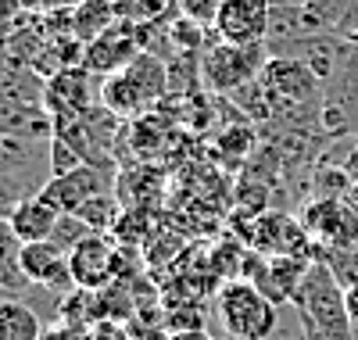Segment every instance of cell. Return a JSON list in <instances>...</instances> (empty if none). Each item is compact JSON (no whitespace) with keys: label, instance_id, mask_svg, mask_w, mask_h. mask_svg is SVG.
Listing matches in <instances>:
<instances>
[{"label":"cell","instance_id":"obj_28","mask_svg":"<svg viewBox=\"0 0 358 340\" xmlns=\"http://www.w3.org/2000/svg\"><path fill=\"white\" fill-rule=\"evenodd\" d=\"M351 194H355V201H358V179H355V190H351Z\"/></svg>","mask_w":358,"mask_h":340},{"label":"cell","instance_id":"obj_25","mask_svg":"<svg viewBox=\"0 0 358 340\" xmlns=\"http://www.w3.org/2000/svg\"><path fill=\"white\" fill-rule=\"evenodd\" d=\"M341 165L348 169L351 179H358V136L351 140V147H348V154H344V162H341Z\"/></svg>","mask_w":358,"mask_h":340},{"label":"cell","instance_id":"obj_3","mask_svg":"<svg viewBox=\"0 0 358 340\" xmlns=\"http://www.w3.org/2000/svg\"><path fill=\"white\" fill-rule=\"evenodd\" d=\"M268 57L273 54H268L265 43H229V40H219V33L212 29V36H208L201 50V83L212 94L229 97L262 76Z\"/></svg>","mask_w":358,"mask_h":340},{"label":"cell","instance_id":"obj_5","mask_svg":"<svg viewBox=\"0 0 358 340\" xmlns=\"http://www.w3.org/2000/svg\"><path fill=\"white\" fill-rule=\"evenodd\" d=\"M248 243L255 247V255H265V258H280V255H294V258H315L319 247H312V233L305 229V222L290 219L283 211H268V215H258L251 222V236Z\"/></svg>","mask_w":358,"mask_h":340},{"label":"cell","instance_id":"obj_8","mask_svg":"<svg viewBox=\"0 0 358 340\" xmlns=\"http://www.w3.org/2000/svg\"><path fill=\"white\" fill-rule=\"evenodd\" d=\"M312 262L315 258H294V255L265 258V255H251V262L244 269V280H251L268 301L287 304V301H294V294H297V287H301Z\"/></svg>","mask_w":358,"mask_h":340},{"label":"cell","instance_id":"obj_29","mask_svg":"<svg viewBox=\"0 0 358 340\" xmlns=\"http://www.w3.org/2000/svg\"><path fill=\"white\" fill-rule=\"evenodd\" d=\"M215 340H233V337H215Z\"/></svg>","mask_w":358,"mask_h":340},{"label":"cell","instance_id":"obj_16","mask_svg":"<svg viewBox=\"0 0 358 340\" xmlns=\"http://www.w3.org/2000/svg\"><path fill=\"white\" fill-rule=\"evenodd\" d=\"M40 323L25 304H0V340H40Z\"/></svg>","mask_w":358,"mask_h":340},{"label":"cell","instance_id":"obj_27","mask_svg":"<svg viewBox=\"0 0 358 340\" xmlns=\"http://www.w3.org/2000/svg\"><path fill=\"white\" fill-rule=\"evenodd\" d=\"M312 0H268V8H308Z\"/></svg>","mask_w":358,"mask_h":340},{"label":"cell","instance_id":"obj_20","mask_svg":"<svg viewBox=\"0 0 358 340\" xmlns=\"http://www.w3.org/2000/svg\"><path fill=\"white\" fill-rule=\"evenodd\" d=\"M219 8H222V0H176V11L190 22H197V25H204V29L215 25Z\"/></svg>","mask_w":358,"mask_h":340},{"label":"cell","instance_id":"obj_21","mask_svg":"<svg viewBox=\"0 0 358 340\" xmlns=\"http://www.w3.org/2000/svg\"><path fill=\"white\" fill-rule=\"evenodd\" d=\"M40 340H90V326H79V323L62 319V323L47 326V330L40 333Z\"/></svg>","mask_w":358,"mask_h":340},{"label":"cell","instance_id":"obj_14","mask_svg":"<svg viewBox=\"0 0 358 340\" xmlns=\"http://www.w3.org/2000/svg\"><path fill=\"white\" fill-rule=\"evenodd\" d=\"M118 22V11H115V0H83L79 8L69 11V33L86 47L90 40H97L101 33Z\"/></svg>","mask_w":358,"mask_h":340},{"label":"cell","instance_id":"obj_26","mask_svg":"<svg viewBox=\"0 0 358 340\" xmlns=\"http://www.w3.org/2000/svg\"><path fill=\"white\" fill-rule=\"evenodd\" d=\"M165 340H215V337H208L204 330H169Z\"/></svg>","mask_w":358,"mask_h":340},{"label":"cell","instance_id":"obj_12","mask_svg":"<svg viewBox=\"0 0 358 340\" xmlns=\"http://www.w3.org/2000/svg\"><path fill=\"white\" fill-rule=\"evenodd\" d=\"M212 29L219 33V40H229V43H265L268 0H222Z\"/></svg>","mask_w":358,"mask_h":340},{"label":"cell","instance_id":"obj_11","mask_svg":"<svg viewBox=\"0 0 358 340\" xmlns=\"http://www.w3.org/2000/svg\"><path fill=\"white\" fill-rule=\"evenodd\" d=\"M97 101V79L90 69L83 65H72V69H62L47 79V90H43V104L50 111V118H62V115H83L90 111Z\"/></svg>","mask_w":358,"mask_h":340},{"label":"cell","instance_id":"obj_15","mask_svg":"<svg viewBox=\"0 0 358 340\" xmlns=\"http://www.w3.org/2000/svg\"><path fill=\"white\" fill-rule=\"evenodd\" d=\"M118 22L129 25H158L176 15V0H115Z\"/></svg>","mask_w":358,"mask_h":340},{"label":"cell","instance_id":"obj_1","mask_svg":"<svg viewBox=\"0 0 358 340\" xmlns=\"http://www.w3.org/2000/svg\"><path fill=\"white\" fill-rule=\"evenodd\" d=\"M290 304L297 308L305 340H358L355 337L358 330L351 326L348 308H344V283L322 258H315L308 265Z\"/></svg>","mask_w":358,"mask_h":340},{"label":"cell","instance_id":"obj_19","mask_svg":"<svg viewBox=\"0 0 358 340\" xmlns=\"http://www.w3.org/2000/svg\"><path fill=\"white\" fill-rule=\"evenodd\" d=\"M79 165H86V162H83V154H79L72 143H65L62 136H54V140H50V162H47V172H50V176H69V172H76Z\"/></svg>","mask_w":358,"mask_h":340},{"label":"cell","instance_id":"obj_13","mask_svg":"<svg viewBox=\"0 0 358 340\" xmlns=\"http://www.w3.org/2000/svg\"><path fill=\"white\" fill-rule=\"evenodd\" d=\"M4 219H8L18 243H40V240L54 236V226L62 219V211H57L43 194H29V197H22L8 208Z\"/></svg>","mask_w":358,"mask_h":340},{"label":"cell","instance_id":"obj_6","mask_svg":"<svg viewBox=\"0 0 358 340\" xmlns=\"http://www.w3.org/2000/svg\"><path fill=\"white\" fill-rule=\"evenodd\" d=\"M136 54H143V25L115 22L108 33H101L97 40H90L83 47V61H79V65L90 69V72L101 79V76L122 72Z\"/></svg>","mask_w":358,"mask_h":340},{"label":"cell","instance_id":"obj_4","mask_svg":"<svg viewBox=\"0 0 358 340\" xmlns=\"http://www.w3.org/2000/svg\"><path fill=\"white\" fill-rule=\"evenodd\" d=\"M219 319L233 340H268L276 330V301H268L251 280H226L219 287Z\"/></svg>","mask_w":358,"mask_h":340},{"label":"cell","instance_id":"obj_10","mask_svg":"<svg viewBox=\"0 0 358 340\" xmlns=\"http://www.w3.org/2000/svg\"><path fill=\"white\" fill-rule=\"evenodd\" d=\"M69 269H72L76 287L104 290V287H111L115 272H118V251L104 233H90L69 251Z\"/></svg>","mask_w":358,"mask_h":340},{"label":"cell","instance_id":"obj_24","mask_svg":"<svg viewBox=\"0 0 358 340\" xmlns=\"http://www.w3.org/2000/svg\"><path fill=\"white\" fill-rule=\"evenodd\" d=\"M344 308H348L351 326L358 330V283H348V287H344Z\"/></svg>","mask_w":358,"mask_h":340},{"label":"cell","instance_id":"obj_23","mask_svg":"<svg viewBox=\"0 0 358 340\" xmlns=\"http://www.w3.org/2000/svg\"><path fill=\"white\" fill-rule=\"evenodd\" d=\"M22 8H29V11H72V8H79L83 0H18Z\"/></svg>","mask_w":358,"mask_h":340},{"label":"cell","instance_id":"obj_18","mask_svg":"<svg viewBox=\"0 0 358 340\" xmlns=\"http://www.w3.org/2000/svg\"><path fill=\"white\" fill-rule=\"evenodd\" d=\"M90 233H94V229H90V226L79 219V215H62V219H57V226H54L50 243H54V247H62V251L69 255L72 247H76L79 240H86Z\"/></svg>","mask_w":358,"mask_h":340},{"label":"cell","instance_id":"obj_22","mask_svg":"<svg viewBox=\"0 0 358 340\" xmlns=\"http://www.w3.org/2000/svg\"><path fill=\"white\" fill-rule=\"evenodd\" d=\"M90 340H133V333L118 319H101V323L90 326Z\"/></svg>","mask_w":358,"mask_h":340},{"label":"cell","instance_id":"obj_17","mask_svg":"<svg viewBox=\"0 0 358 340\" xmlns=\"http://www.w3.org/2000/svg\"><path fill=\"white\" fill-rule=\"evenodd\" d=\"M76 215L94 233H111L118 226V219H122V204L115 201V194H97V197H90Z\"/></svg>","mask_w":358,"mask_h":340},{"label":"cell","instance_id":"obj_7","mask_svg":"<svg viewBox=\"0 0 358 340\" xmlns=\"http://www.w3.org/2000/svg\"><path fill=\"white\" fill-rule=\"evenodd\" d=\"M40 194L62 215H76L90 197L115 194V176H111V165H79L69 176H50Z\"/></svg>","mask_w":358,"mask_h":340},{"label":"cell","instance_id":"obj_2","mask_svg":"<svg viewBox=\"0 0 358 340\" xmlns=\"http://www.w3.org/2000/svg\"><path fill=\"white\" fill-rule=\"evenodd\" d=\"M165 94H169V65L158 54L143 50V54H136L129 61L122 72L104 76L101 104L108 111H115L118 118H133V115H143Z\"/></svg>","mask_w":358,"mask_h":340},{"label":"cell","instance_id":"obj_9","mask_svg":"<svg viewBox=\"0 0 358 340\" xmlns=\"http://www.w3.org/2000/svg\"><path fill=\"white\" fill-rule=\"evenodd\" d=\"M18 272L29 283H36L40 290H54V294H72L76 290L69 255L62 251V247H54L50 240L22 243L18 247Z\"/></svg>","mask_w":358,"mask_h":340}]
</instances>
